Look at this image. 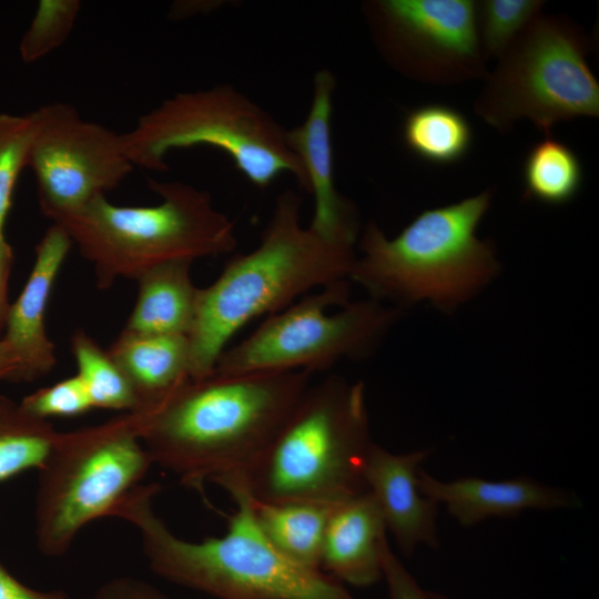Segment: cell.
I'll return each instance as SVG.
<instances>
[{
    "instance_id": "obj_33",
    "label": "cell",
    "mask_w": 599,
    "mask_h": 599,
    "mask_svg": "<svg viewBox=\"0 0 599 599\" xmlns=\"http://www.w3.org/2000/svg\"><path fill=\"white\" fill-rule=\"evenodd\" d=\"M17 369V358L8 345L0 339V380L11 382Z\"/></svg>"
},
{
    "instance_id": "obj_12",
    "label": "cell",
    "mask_w": 599,
    "mask_h": 599,
    "mask_svg": "<svg viewBox=\"0 0 599 599\" xmlns=\"http://www.w3.org/2000/svg\"><path fill=\"white\" fill-rule=\"evenodd\" d=\"M38 129L27 167L34 173L41 213L59 224L115 189L133 170L121 134L84 120L64 102L34 110Z\"/></svg>"
},
{
    "instance_id": "obj_3",
    "label": "cell",
    "mask_w": 599,
    "mask_h": 599,
    "mask_svg": "<svg viewBox=\"0 0 599 599\" xmlns=\"http://www.w3.org/2000/svg\"><path fill=\"white\" fill-rule=\"evenodd\" d=\"M217 485L237 505L222 537L189 541L174 535L154 510L161 488L154 483L135 487L112 516L139 530L155 573L219 599H356L323 571L283 558L261 532L245 490L234 481Z\"/></svg>"
},
{
    "instance_id": "obj_18",
    "label": "cell",
    "mask_w": 599,
    "mask_h": 599,
    "mask_svg": "<svg viewBox=\"0 0 599 599\" xmlns=\"http://www.w3.org/2000/svg\"><path fill=\"white\" fill-rule=\"evenodd\" d=\"M106 351L133 390L134 412L158 406L191 379L186 336L122 329Z\"/></svg>"
},
{
    "instance_id": "obj_22",
    "label": "cell",
    "mask_w": 599,
    "mask_h": 599,
    "mask_svg": "<svg viewBox=\"0 0 599 599\" xmlns=\"http://www.w3.org/2000/svg\"><path fill=\"white\" fill-rule=\"evenodd\" d=\"M583 181L578 155L552 134L534 144L522 165L524 196L547 205H562L573 200Z\"/></svg>"
},
{
    "instance_id": "obj_32",
    "label": "cell",
    "mask_w": 599,
    "mask_h": 599,
    "mask_svg": "<svg viewBox=\"0 0 599 599\" xmlns=\"http://www.w3.org/2000/svg\"><path fill=\"white\" fill-rule=\"evenodd\" d=\"M14 264V252L6 236L0 237V339L2 338L8 313L11 303L9 302L8 288L11 271Z\"/></svg>"
},
{
    "instance_id": "obj_30",
    "label": "cell",
    "mask_w": 599,
    "mask_h": 599,
    "mask_svg": "<svg viewBox=\"0 0 599 599\" xmlns=\"http://www.w3.org/2000/svg\"><path fill=\"white\" fill-rule=\"evenodd\" d=\"M93 599H169L165 595L142 580L118 577L103 583Z\"/></svg>"
},
{
    "instance_id": "obj_15",
    "label": "cell",
    "mask_w": 599,
    "mask_h": 599,
    "mask_svg": "<svg viewBox=\"0 0 599 599\" xmlns=\"http://www.w3.org/2000/svg\"><path fill=\"white\" fill-rule=\"evenodd\" d=\"M430 450L392 454L373 444L364 468L368 490L400 551L410 556L420 544L438 548V505L418 489L419 464Z\"/></svg>"
},
{
    "instance_id": "obj_20",
    "label": "cell",
    "mask_w": 599,
    "mask_h": 599,
    "mask_svg": "<svg viewBox=\"0 0 599 599\" xmlns=\"http://www.w3.org/2000/svg\"><path fill=\"white\" fill-rule=\"evenodd\" d=\"M248 498L255 521L270 545L290 562L321 570L323 538L335 504L266 502Z\"/></svg>"
},
{
    "instance_id": "obj_5",
    "label": "cell",
    "mask_w": 599,
    "mask_h": 599,
    "mask_svg": "<svg viewBox=\"0 0 599 599\" xmlns=\"http://www.w3.org/2000/svg\"><path fill=\"white\" fill-rule=\"evenodd\" d=\"M493 191L420 212L393 238L369 222L358 241L349 281L370 298L399 307L430 302L451 313L476 296L499 272L495 246L477 226Z\"/></svg>"
},
{
    "instance_id": "obj_1",
    "label": "cell",
    "mask_w": 599,
    "mask_h": 599,
    "mask_svg": "<svg viewBox=\"0 0 599 599\" xmlns=\"http://www.w3.org/2000/svg\"><path fill=\"white\" fill-rule=\"evenodd\" d=\"M305 370L189 379L155 407L132 412L153 464L194 488L240 475L261 455L309 386Z\"/></svg>"
},
{
    "instance_id": "obj_11",
    "label": "cell",
    "mask_w": 599,
    "mask_h": 599,
    "mask_svg": "<svg viewBox=\"0 0 599 599\" xmlns=\"http://www.w3.org/2000/svg\"><path fill=\"white\" fill-rule=\"evenodd\" d=\"M362 11L382 58L400 74L450 85L485 79L474 0H369Z\"/></svg>"
},
{
    "instance_id": "obj_4",
    "label": "cell",
    "mask_w": 599,
    "mask_h": 599,
    "mask_svg": "<svg viewBox=\"0 0 599 599\" xmlns=\"http://www.w3.org/2000/svg\"><path fill=\"white\" fill-rule=\"evenodd\" d=\"M369 437L363 382L332 375L308 386L238 484L258 501L337 504L368 490Z\"/></svg>"
},
{
    "instance_id": "obj_19",
    "label": "cell",
    "mask_w": 599,
    "mask_h": 599,
    "mask_svg": "<svg viewBox=\"0 0 599 599\" xmlns=\"http://www.w3.org/2000/svg\"><path fill=\"white\" fill-rule=\"evenodd\" d=\"M192 261L165 262L142 273L138 296L124 331L187 336L191 331L199 287L191 278Z\"/></svg>"
},
{
    "instance_id": "obj_24",
    "label": "cell",
    "mask_w": 599,
    "mask_h": 599,
    "mask_svg": "<svg viewBox=\"0 0 599 599\" xmlns=\"http://www.w3.org/2000/svg\"><path fill=\"white\" fill-rule=\"evenodd\" d=\"M71 352L78 373L93 408L134 412L136 400L133 390L108 351L84 331L77 329L71 336Z\"/></svg>"
},
{
    "instance_id": "obj_9",
    "label": "cell",
    "mask_w": 599,
    "mask_h": 599,
    "mask_svg": "<svg viewBox=\"0 0 599 599\" xmlns=\"http://www.w3.org/2000/svg\"><path fill=\"white\" fill-rule=\"evenodd\" d=\"M583 29L565 16H537L497 59L475 113L506 133L521 119L550 135L556 123L599 115V83Z\"/></svg>"
},
{
    "instance_id": "obj_6",
    "label": "cell",
    "mask_w": 599,
    "mask_h": 599,
    "mask_svg": "<svg viewBox=\"0 0 599 599\" xmlns=\"http://www.w3.org/2000/svg\"><path fill=\"white\" fill-rule=\"evenodd\" d=\"M148 185L160 196L158 205H115L101 195L59 223L92 264L100 290L165 262H194L236 246L232 221L215 209L209 192L151 177Z\"/></svg>"
},
{
    "instance_id": "obj_7",
    "label": "cell",
    "mask_w": 599,
    "mask_h": 599,
    "mask_svg": "<svg viewBox=\"0 0 599 599\" xmlns=\"http://www.w3.org/2000/svg\"><path fill=\"white\" fill-rule=\"evenodd\" d=\"M286 130L230 84L181 92L139 118L121 134L133 166L166 171L171 150L209 145L225 152L257 189L292 174L308 193L305 169L286 142Z\"/></svg>"
},
{
    "instance_id": "obj_10",
    "label": "cell",
    "mask_w": 599,
    "mask_h": 599,
    "mask_svg": "<svg viewBox=\"0 0 599 599\" xmlns=\"http://www.w3.org/2000/svg\"><path fill=\"white\" fill-rule=\"evenodd\" d=\"M349 281L318 288L266 318L251 335L225 348L214 373L327 370L363 359L400 316L397 307L368 298L349 302Z\"/></svg>"
},
{
    "instance_id": "obj_21",
    "label": "cell",
    "mask_w": 599,
    "mask_h": 599,
    "mask_svg": "<svg viewBox=\"0 0 599 599\" xmlns=\"http://www.w3.org/2000/svg\"><path fill=\"white\" fill-rule=\"evenodd\" d=\"M406 148L419 159L436 165L463 160L473 145V129L455 108L430 103L407 112L402 130Z\"/></svg>"
},
{
    "instance_id": "obj_27",
    "label": "cell",
    "mask_w": 599,
    "mask_h": 599,
    "mask_svg": "<svg viewBox=\"0 0 599 599\" xmlns=\"http://www.w3.org/2000/svg\"><path fill=\"white\" fill-rule=\"evenodd\" d=\"M80 7L78 0H41L19 44L22 61L34 62L58 49L71 33Z\"/></svg>"
},
{
    "instance_id": "obj_23",
    "label": "cell",
    "mask_w": 599,
    "mask_h": 599,
    "mask_svg": "<svg viewBox=\"0 0 599 599\" xmlns=\"http://www.w3.org/2000/svg\"><path fill=\"white\" fill-rule=\"evenodd\" d=\"M58 434L48 420L30 415L20 403L0 394V483L38 470Z\"/></svg>"
},
{
    "instance_id": "obj_26",
    "label": "cell",
    "mask_w": 599,
    "mask_h": 599,
    "mask_svg": "<svg viewBox=\"0 0 599 599\" xmlns=\"http://www.w3.org/2000/svg\"><path fill=\"white\" fill-rule=\"evenodd\" d=\"M545 6L540 0L477 1V31L488 60L498 59Z\"/></svg>"
},
{
    "instance_id": "obj_29",
    "label": "cell",
    "mask_w": 599,
    "mask_h": 599,
    "mask_svg": "<svg viewBox=\"0 0 599 599\" xmlns=\"http://www.w3.org/2000/svg\"><path fill=\"white\" fill-rule=\"evenodd\" d=\"M382 570L390 599H448L441 593L422 588L390 550L387 540L382 548Z\"/></svg>"
},
{
    "instance_id": "obj_13",
    "label": "cell",
    "mask_w": 599,
    "mask_h": 599,
    "mask_svg": "<svg viewBox=\"0 0 599 599\" xmlns=\"http://www.w3.org/2000/svg\"><path fill=\"white\" fill-rule=\"evenodd\" d=\"M335 85L331 71H317L309 112L301 125L286 130L285 135L305 169L308 193L314 196V215L308 227L329 242L355 248L358 211L352 200L337 191L334 181L331 115Z\"/></svg>"
},
{
    "instance_id": "obj_16",
    "label": "cell",
    "mask_w": 599,
    "mask_h": 599,
    "mask_svg": "<svg viewBox=\"0 0 599 599\" xmlns=\"http://www.w3.org/2000/svg\"><path fill=\"white\" fill-rule=\"evenodd\" d=\"M419 491L463 526H473L489 517H515L527 509H558L578 506V498L564 489L549 487L529 478L490 481L475 477L440 481L419 468Z\"/></svg>"
},
{
    "instance_id": "obj_2",
    "label": "cell",
    "mask_w": 599,
    "mask_h": 599,
    "mask_svg": "<svg viewBox=\"0 0 599 599\" xmlns=\"http://www.w3.org/2000/svg\"><path fill=\"white\" fill-rule=\"evenodd\" d=\"M298 194L281 193L260 244L232 257L219 277L199 288L190 333V378L214 372L229 341L244 325L285 308L297 296L349 281L354 247L329 242L301 224Z\"/></svg>"
},
{
    "instance_id": "obj_25",
    "label": "cell",
    "mask_w": 599,
    "mask_h": 599,
    "mask_svg": "<svg viewBox=\"0 0 599 599\" xmlns=\"http://www.w3.org/2000/svg\"><path fill=\"white\" fill-rule=\"evenodd\" d=\"M37 129L35 111L23 115L0 113V237L6 236L16 184L28 165Z\"/></svg>"
},
{
    "instance_id": "obj_31",
    "label": "cell",
    "mask_w": 599,
    "mask_h": 599,
    "mask_svg": "<svg viewBox=\"0 0 599 599\" xmlns=\"http://www.w3.org/2000/svg\"><path fill=\"white\" fill-rule=\"evenodd\" d=\"M0 599H70L62 590L41 591L20 582L0 562Z\"/></svg>"
},
{
    "instance_id": "obj_14",
    "label": "cell",
    "mask_w": 599,
    "mask_h": 599,
    "mask_svg": "<svg viewBox=\"0 0 599 599\" xmlns=\"http://www.w3.org/2000/svg\"><path fill=\"white\" fill-rule=\"evenodd\" d=\"M71 245L67 231L52 224L37 244L28 280L10 305L1 339L18 362L13 383L34 382L48 375L57 364L55 347L45 329V311Z\"/></svg>"
},
{
    "instance_id": "obj_8",
    "label": "cell",
    "mask_w": 599,
    "mask_h": 599,
    "mask_svg": "<svg viewBox=\"0 0 599 599\" xmlns=\"http://www.w3.org/2000/svg\"><path fill=\"white\" fill-rule=\"evenodd\" d=\"M152 465L131 413L59 432L38 469V549L48 557L64 555L83 527L112 516Z\"/></svg>"
},
{
    "instance_id": "obj_28",
    "label": "cell",
    "mask_w": 599,
    "mask_h": 599,
    "mask_svg": "<svg viewBox=\"0 0 599 599\" xmlns=\"http://www.w3.org/2000/svg\"><path fill=\"white\" fill-rule=\"evenodd\" d=\"M20 405L30 415L44 420L50 417H74L93 408L77 375L30 393L21 399Z\"/></svg>"
},
{
    "instance_id": "obj_17",
    "label": "cell",
    "mask_w": 599,
    "mask_h": 599,
    "mask_svg": "<svg viewBox=\"0 0 599 599\" xmlns=\"http://www.w3.org/2000/svg\"><path fill=\"white\" fill-rule=\"evenodd\" d=\"M386 525L374 495L363 494L337 502L329 514L319 569L355 587H369L383 578L382 548Z\"/></svg>"
}]
</instances>
